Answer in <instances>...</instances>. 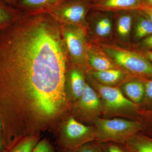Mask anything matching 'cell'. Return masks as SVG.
I'll use <instances>...</instances> for the list:
<instances>
[{
	"label": "cell",
	"mask_w": 152,
	"mask_h": 152,
	"mask_svg": "<svg viewBox=\"0 0 152 152\" xmlns=\"http://www.w3.org/2000/svg\"><path fill=\"white\" fill-rule=\"evenodd\" d=\"M68 55L61 24L29 11L0 29V117L11 137L39 134L67 104Z\"/></svg>",
	"instance_id": "1"
},
{
	"label": "cell",
	"mask_w": 152,
	"mask_h": 152,
	"mask_svg": "<svg viewBox=\"0 0 152 152\" xmlns=\"http://www.w3.org/2000/svg\"><path fill=\"white\" fill-rule=\"evenodd\" d=\"M99 44V48L122 69L138 78L152 79V63L147 58L113 44Z\"/></svg>",
	"instance_id": "2"
},
{
	"label": "cell",
	"mask_w": 152,
	"mask_h": 152,
	"mask_svg": "<svg viewBox=\"0 0 152 152\" xmlns=\"http://www.w3.org/2000/svg\"><path fill=\"white\" fill-rule=\"evenodd\" d=\"M96 141L98 143L111 142L124 145L130 137L145 129L142 122L124 119H102L95 120Z\"/></svg>",
	"instance_id": "3"
},
{
	"label": "cell",
	"mask_w": 152,
	"mask_h": 152,
	"mask_svg": "<svg viewBox=\"0 0 152 152\" xmlns=\"http://www.w3.org/2000/svg\"><path fill=\"white\" fill-rule=\"evenodd\" d=\"M91 86L99 96L104 106L103 114L107 117L133 118L138 116V105L126 97L120 88L101 85L89 77Z\"/></svg>",
	"instance_id": "4"
},
{
	"label": "cell",
	"mask_w": 152,
	"mask_h": 152,
	"mask_svg": "<svg viewBox=\"0 0 152 152\" xmlns=\"http://www.w3.org/2000/svg\"><path fill=\"white\" fill-rule=\"evenodd\" d=\"M91 0H68L43 9L61 24L78 26L86 29L87 16L91 10Z\"/></svg>",
	"instance_id": "5"
},
{
	"label": "cell",
	"mask_w": 152,
	"mask_h": 152,
	"mask_svg": "<svg viewBox=\"0 0 152 152\" xmlns=\"http://www.w3.org/2000/svg\"><path fill=\"white\" fill-rule=\"evenodd\" d=\"M96 139L95 128L85 126L71 117L65 123L57 143L64 151L70 152L95 141Z\"/></svg>",
	"instance_id": "6"
},
{
	"label": "cell",
	"mask_w": 152,
	"mask_h": 152,
	"mask_svg": "<svg viewBox=\"0 0 152 152\" xmlns=\"http://www.w3.org/2000/svg\"><path fill=\"white\" fill-rule=\"evenodd\" d=\"M62 33L68 56L75 65L88 64L87 53L88 44L86 30L73 25L61 24Z\"/></svg>",
	"instance_id": "7"
},
{
	"label": "cell",
	"mask_w": 152,
	"mask_h": 152,
	"mask_svg": "<svg viewBox=\"0 0 152 152\" xmlns=\"http://www.w3.org/2000/svg\"><path fill=\"white\" fill-rule=\"evenodd\" d=\"M75 103L76 111L86 120L94 122L103 114L102 99L94 89L88 83L81 96Z\"/></svg>",
	"instance_id": "8"
},
{
	"label": "cell",
	"mask_w": 152,
	"mask_h": 152,
	"mask_svg": "<svg viewBox=\"0 0 152 152\" xmlns=\"http://www.w3.org/2000/svg\"><path fill=\"white\" fill-rule=\"evenodd\" d=\"M86 83L84 73L79 66L75 65L66 72L65 88L67 99L77 102L83 93Z\"/></svg>",
	"instance_id": "9"
},
{
	"label": "cell",
	"mask_w": 152,
	"mask_h": 152,
	"mask_svg": "<svg viewBox=\"0 0 152 152\" xmlns=\"http://www.w3.org/2000/svg\"><path fill=\"white\" fill-rule=\"evenodd\" d=\"M144 6L142 0H97L91 10L116 12L122 11H138Z\"/></svg>",
	"instance_id": "10"
},
{
	"label": "cell",
	"mask_w": 152,
	"mask_h": 152,
	"mask_svg": "<svg viewBox=\"0 0 152 152\" xmlns=\"http://www.w3.org/2000/svg\"><path fill=\"white\" fill-rule=\"evenodd\" d=\"M87 59L88 64L94 71L121 69L98 46L88 45Z\"/></svg>",
	"instance_id": "11"
},
{
	"label": "cell",
	"mask_w": 152,
	"mask_h": 152,
	"mask_svg": "<svg viewBox=\"0 0 152 152\" xmlns=\"http://www.w3.org/2000/svg\"><path fill=\"white\" fill-rule=\"evenodd\" d=\"M91 76L96 81L107 86L116 87L124 82L127 73L121 69H111L102 71L91 70Z\"/></svg>",
	"instance_id": "12"
},
{
	"label": "cell",
	"mask_w": 152,
	"mask_h": 152,
	"mask_svg": "<svg viewBox=\"0 0 152 152\" xmlns=\"http://www.w3.org/2000/svg\"><path fill=\"white\" fill-rule=\"evenodd\" d=\"M120 89L125 96L134 103L139 105L143 101L145 93V82L139 79L125 81Z\"/></svg>",
	"instance_id": "13"
},
{
	"label": "cell",
	"mask_w": 152,
	"mask_h": 152,
	"mask_svg": "<svg viewBox=\"0 0 152 152\" xmlns=\"http://www.w3.org/2000/svg\"><path fill=\"white\" fill-rule=\"evenodd\" d=\"M136 12L126 10L115 12L117 19V34L121 40L128 41L129 39Z\"/></svg>",
	"instance_id": "14"
},
{
	"label": "cell",
	"mask_w": 152,
	"mask_h": 152,
	"mask_svg": "<svg viewBox=\"0 0 152 152\" xmlns=\"http://www.w3.org/2000/svg\"><path fill=\"white\" fill-rule=\"evenodd\" d=\"M124 145L129 152H152V137L137 133L128 139Z\"/></svg>",
	"instance_id": "15"
},
{
	"label": "cell",
	"mask_w": 152,
	"mask_h": 152,
	"mask_svg": "<svg viewBox=\"0 0 152 152\" xmlns=\"http://www.w3.org/2000/svg\"><path fill=\"white\" fill-rule=\"evenodd\" d=\"M137 13L134 38L135 40H139L152 34V22L137 11Z\"/></svg>",
	"instance_id": "16"
},
{
	"label": "cell",
	"mask_w": 152,
	"mask_h": 152,
	"mask_svg": "<svg viewBox=\"0 0 152 152\" xmlns=\"http://www.w3.org/2000/svg\"><path fill=\"white\" fill-rule=\"evenodd\" d=\"M2 1L0 0V29L10 25L20 15L18 10L7 5Z\"/></svg>",
	"instance_id": "17"
},
{
	"label": "cell",
	"mask_w": 152,
	"mask_h": 152,
	"mask_svg": "<svg viewBox=\"0 0 152 152\" xmlns=\"http://www.w3.org/2000/svg\"><path fill=\"white\" fill-rule=\"evenodd\" d=\"M39 141V136H33L20 140L3 152H32Z\"/></svg>",
	"instance_id": "18"
},
{
	"label": "cell",
	"mask_w": 152,
	"mask_h": 152,
	"mask_svg": "<svg viewBox=\"0 0 152 152\" xmlns=\"http://www.w3.org/2000/svg\"><path fill=\"white\" fill-rule=\"evenodd\" d=\"M68 0H19L20 7L28 11L44 9Z\"/></svg>",
	"instance_id": "19"
},
{
	"label": "cell",
	"mask_w": 152,
	"mask_h": 152,
	"mask_svg": "<svg viewBox=\"0 0 152 152\" xmlns=\"http://www.w3.org/2000/svg\"><path fill=\"white\" fill-rule=\"evenodd\" d=\"M145 93L143 105L145 110L152 111V79L145 82Z\"/></svg>",
	"instance_id": "20"
},
{
	"label": "cell",
	"mask_w": 152,
	"mask_h": 152,
	"mask_svg": "<svg viewBox=\"0 0 152 152\" xmlns=\"http://www.w3.org/2000/svg\"><path fill=\"white\" fill-rule=\"evenodd\" d=\"M69 152H104L101 146L92 142L88 143L78 148Z\"/></svg>",
	"instance_id": "21"
},
{
	"label": "cell",
	"mask_w": 152,
	"mask_h": 152,
	"mask_svg": "<svg viewBox=\"0 0 152 152\" xmlns=\"http://www.w3.org/2000/svg\"><path fill=\"white\" fill-rule=\"evenodd\" d=\"M32 152H54V150L50 143L43 139L38 141Z\"/></svg>",
	"instance_id": "22"
},
{
	"label": "cell",
	"mask_w": 152,
	"mask_h": 152,
	"mask_svg": "<svg viewBox=\"0 0 152 152\" xmlns=\"http://www.w3.org/2000/svg\"><path fill=\"white\" fill-rule=\"evenodd\" d=\"M110 143L107 145L106 152H129L127 150H124L119 146L117 145L116 143L108 142Z\"/></svg>",
	"instance_id": "23"
},
{
	"label": "cell",
	"mask_w": 152,
	"mask_h": 152,
	"mask_svg": "<svg viewBox=\"0 0 152 152\" xmlns=\"http://www.w3.org/2000/svg\"><path fill=\"white\" fill-rule=\"evenodd\" d=\"M140 13L145 16L152 22V7L144 5L140 10L137 11Z\"/></svg>",
	"instance_id": "24"
},
{
	"label": "cell",
	"mask_w": 152,
	"mask_h": 152,
	"mask_svg": "<svg viewBox=\"0 0 152 152\" xmlns=\"http://www.w3.org/2000/svg\"><path fill=\"white\" fill-rule=\"evenodd\" d=\"M141 44L144 48L152 49V34L145 38Z\"/></svg>",
	"instance_id": "25"
},
{
	"label": "cell",
	"mask_w": 152,
	"mask_h": 152,
	"mask_svg": "<svg viewBox=\"0 0 152 152\" xmlns=\"http://www.w3.org/2000/svg\"><path fill=\"white\" fill-rule=\"evenodd\" d=\"M5 150V147L2 140V126L1 121L0 117V152H3Z\"/></svg>",
	"instance_id": "26"
},
{
	"label": "cell",
	"mask_w": 152,
	"mask_h": 152,
	"mask_svg": "<svg viewBox=\"0 0 152 152\" xmlns=\"http://www.w3.org/2000/svg\"><path fill=\"white\" fill-rule=\"evenodd\" d=\"M145 6L152 7V0H142Z\"/></svg>",
	"instance_id": "27"
},
{
	"label": "cell",
	"mask_w": 152,
	"mask_h": 152,
	"mask_svg": "<svg viewBox=\"0 0 152 152\" xmlns=\"http://www.w3.org/2000/svg\"><path fill=\"white\" fill-rule=\"evenodd\" d=\"M147 58L152 63V51L147 52L146 53Z\"/></svg>",
	"instance_id": "28"
},
{
	"label": "cell",
	"mask_w": 152,
	"mask_h": 152,
	"mask_svg": "<svg viewBox=\"0 0 152 152\" xmlns=\"http://www.w3.org/2000/svg\"><path fill=\"white\" fill-rule=\"evenodd\" d=\"M2 1L9 4H14V3H16L18 0H2Z\"/></svg>",
	"instance_id": "29"
},
{
	"label": "cell",
	"mask_w": 152,
	"mask_h": 152,
	"mask_svg": "<svg viewBox=\"0 0 152 152\" xmlns=\"http://www.w3.org/2000/svg\"><path fill=\"white\" fill-rule=\"evenodd\" d=\"M97 0H91L92 2L93 3H94L95 2H96Z\"/></svg>",
	"instance_id": "30"
},
{
	"label": "cell",
	"mask_w": 152,
	"mask_h": 152,
	"mask_svg": "<svg viewBox=\"0 0 152 152\" xmlns=\"http://www.w3.org/2000/svg\"><path fill=\"white\" fill-rule=\"evenodd\" d=\"M150 136V137H152V135H151V136Z\"/></svg>",
	"instance_id": "31"
},
{
	"label": "cell",
	"mask_w": 152,
	"mask_h": 152,
	"mask_svg": "<svg viewBox=\"0 0 152 152\" xmlns=\"http://www.w3.org/2000/svg\"><path fill=\"white\" fill-rule=\"evenodd\" d=\"M64 152H65V151H64Z\"/></svg>",
	"instance_id": "32"
}]
</instances>
